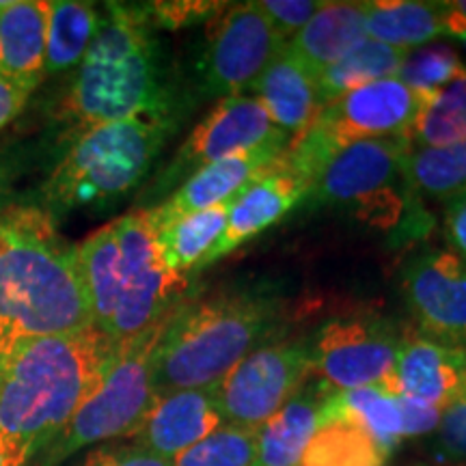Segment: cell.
<instances>
[{
	"label": "cell",
	"mask_w": 466,
	"mask_h": 466,
	"mask_svg": "<svg viewBox=\"0 0 466 466\" xmlns=\"http://www.w3.org/2000/svg\"><path fill=\"white\" fill-rule=\"evenodd\" d=\"M400 408L401 423H404V439L434 432V430L439 428L442 408L425 404V401L408 398V395H400Z\"/></svg>",
	"instance_id": "cell-37"
},
{
	"label": "cell",
	"mask_w": 466,
	"mask_h": 466,
	"mask_svg": "<svg viewBox=\"0 0 466 466\" xmlns=\"http://www.w3.org/2000/svg\"><path fill=\"white\" fill-rule=\"evenodd\" d=\"M168 318L132 339L115 343L78 410L39 456V466H61L86 447L130 439L137 432L156 400L154 352Z\"/></svg>",
	"instance_id": "cell-6"
},
{
	"label": "cell",
	"mask_w": 466,
	"mask_h": 466,
	"mask_svg": "<svg viewBox=\"0 0 466 466\" xmlns=\"http://www.w3.org/2000/svg\"><path fill=\"white\" fill-rule=\"evenodd\" d=\"M462 76H466V66L460 61L458 52L445 44H434L408 52L395 78H400L410 89L432 96Z\"/></svg>",
	"instance_id": "cell-32"
},
{
	"label": "cell",
	"mask_w": 466,
	"mask_h": 466,
	"mask_svg": "<svg viewBox=\"0 0 466 466\" xmlns=\"http://www.w3.org/2000/svg\"><path fill=\"white\" fill-rule=\"evenodd\" d=\"M329 423L357 425L384 453L391 451L404 439L400 393L393 376L374 387L330 393L322 408V425Z\"/></svg>",
	"instance_id": "cell-23"
},
{
	"label": "cell",
	"mask_w": 466,
	"mask_h": 466,
	"mask_svg": "<svg viewBox=\"0 0 466 466\" xmlns=\"http://www.w3.org/2000/svg\"><path fill=\"white\" fill-rule=\"evenodd\" d=\"M288 145L289 143H272L253 151H242V154L229 156L217 165L201 168L182 186H177L165 201L147 208L151 223L158 229L184 214L201 212V209L231 201L244 186L275 168Z\"/></svg>",
	"instance_id": "cell-15"
},
{
	"label": "cell",
	"mask_w": 466,
	"mask_h": 466,
	"mask_svg": "<svg viewBox=\"0 0 466 466\" xmlns=\"http://www.w3.org/2000/svg\"><path fill=\"white\" fill-rule=\"evenodd\" d=\"M89 329L76 247L46 214L0 217V378L25 343Z\"/></svg>",
	"instance_id": "cell-1"
},
{
	"label": "cell",
	"mask_w": 466,
	"mask_h": 466,
	"mask_svg": "<svg viewBox=\"0 0 466 466\" xmlns=\"http://www.w3.org/2000/svg\"><path fill=\"white\" fill-rule=\"evenodd\" d=\"M408 138L412 147H445L466 141V76L428 96Z\"/></svg>",
	"instance_id": "cell-29"
},
{
	"label": "cell",
	"mask_w": 466,
	"mask_h": 466,
	"mask_svg": "<svg viewBox=\"0 0 466 466\" xmlns=\"http://www.w3.org/2000/svg\"><path fill=\"white\" fill-rule=\"evenodd\" d=\"M208 26L201 83L208 96L220 100L253 89L272 58L288 44L258 3L225 5Z\"/></svg>",
	"instance_id": "cell-8"
},
{
	"label": "cell",
	"mask_w": 466,
	"mask_h": 466,
	"mask_svg": "<svg viewBox=\"0 0 466 466\" xmlns=\"http://www.w3.org/2000/svg\"><path fill=\"white\" fill-rule=\"evenodd\" d=\"M223 425L217 387L156 395L130 439L156 456L173 460Z\"/></svg>",
	"instance_id": "cell-16"
},
{
	"label": "cell",
	"mask_w": 466,
	"mask_h": 466,
	"mask_svg": "<svg viewBox=\"0 0 466 466\" xmlns=\"http://www.w3.org/2000/svg\"><path fill=\"white\" fill-rule=\"evenodd\" d=\"M436 450L445 462H464L466 460V384L450 406L442 410L439 423Z\"/></svg>",
	"instance_id": "cell-34"
},
{
	"label": "cell",
	"mask_w": 466,
	"mask_h": 466,
	"mask_svg": "<svg viewBox=\"0 0 466 466\" xmlns=\"http://www.w3.org/2000/svg\"><path fill=\"white\" fill-rule=\"evenodd\" d=\"M393 382L400 395L445 410L466 384V350L406 330L395 359Z\"/></svg>",
	"instance_id": "cell-17"
},
{
	"label": "cell",
	"mask_w": 466,
	"mask_h": 466,
	"mask_svg": "<svg viewBox=\"0 0 466 466\" xmlns=\"http://www.w3.org/2000/svg\"><path fill=\"white\" fill-rule=\"evenodd\" d=\"M384 458L387 453L357 425L329 423L307 445L300 466H382Z\"/></svg>",
	"instance_id": "cell-30"
},
{
	"label": "cell",
	"mask_w": 466,
	"mask_h": 466,
	"mask_svg": "<svg viewBox=\"0 0 466 466\" xmlns=\"http://www.w3.org/2000/svg\"><path fill=\"white\" fill-rule=\"evenodd\" d=\"M229 201L220 206L184 214L156 229L162 258L173 272L188 279L190 272L203 270V261L212 253L227 227Z\"/></svg>",
	"instance_id": "cell-26"
},
{
	"label": "cell",
	"mask_w": 466,
	"mask_h": 466,
	"mask_svg": "<svg viewBox=\"0 0 466 466\" xmlns=\"http://www.w3.org/2000/svg\"><path fill=\"white\" fill-rule=\"evenodd\" d=\"M113 225L119 242V299L104 335L119 343L171 316L188 279L167 266L149 209L126 214Z\"/></svg>",
	"instance_id": "cell-7"
},
{
	"label": "cell",
	"mask_w": 466,
	"mask_h": 466,
	"mask_svg": "<svg viewBox=\"0 0 466 466\" xmlns=\"http://www.w3.org/2000/svg\"><path fill=\"white\" fill-rule=\"evenodd\" d=\"M408 52L393 46L380 44L376 39H363L346 52L339 61L329 66L324 72L318 74V96L319 104L329 106L330 102L339 100L346 93L360 89V86L376 83V80L395 78L401 63L406 61Z\"/></svg>",
	"instance_id": "cell-27"
},
{
	"label": "cell",
	"mask_w": 466,
	"mask_h": 466,
	"mask_svg": "<svg viewBox=\"0 0 466 466\" xmlns=\"http://www.w3.org/2000/svg\"><path fill=\"white\" fill-rule=\"evenodd\" d=\"M279 324V307L258 291L177 305L154 352V391L217 387Z\"/></svg>",
	"instance_id": "cell-4"
},
{
	"label": "cell",
	"mask_w": 466,
	"mask_h": 466,
	"mask_svg": "<svg viewBox=\"0 0 466 466\" xmlns=\"http://www.w3.org/2000/svg\"><path fill=\"white\" fill-rule=\"evenodd\" d=\"M171 132L173 116L147 115L86 127L72 138L46 182V203L72 212L116 201L143 182Z\"/></svg>",
	"instance_id": "cell-5"
},
{
	"label": "cell",
	"mask_w": 466,
	"mask_h": 466,
	"mask_svg": "<svg viewBox=\"0 0 466 466\" xmlns=\"http://www.w3.org/2000/svg\"><path fill=\"white\" fill-rule=\"evenodd\" d=\"M143 115H175L160 42L141 5L108 3L89 52L74 69L58 116L76 137L86 127Z\"/></svg>",
	"instance_id": "cell-3"
},
{
	"label": "cell",
	"mask_w": 466,
	"mask_h": 466,
	"mask_svg": "<svg viewBox=\"0 0 466 466\" xmlns=\"http://www.w3.org/2000/svg\"><path fill=\"white\" fill-rule=\"evenodd\" d=\"M400 341L398 330L382 318H335L311 346V376L330 391L382 384L393 376Z\"/></svg>",
	"instance_id": "cell-12"
},
{
	"label": "cell",
	"mask_w": 466,
	"mask_h": 466,
	"mask_svg": "<svg viewBox=\"0 0 466 466\" xmlns=\"http://www.w3.org/2000/svg\"><path fill=\"white\" fill-rule=\"evenodd\" d=\"M259 9L270 20L275 31L289 42L313 15L322 9L319 0H261Z\"/></svg>",
	"instance_id": "cell-35"
},
{
	"label": "cell",
	"mask_w": 466,
	"mask_h": 466,
	"mask_svg": "<svg viewBox=\"0 0 466 466\" xmlns=\"http://www.w3.org/2000/svg\"><path fill=\"white\" fill-rule=\"evenodd\" d=\"M28 97H31V91L0 74V130H5L25 110Z\"/></svg>",
	"instance_id": "cell-39"
},
{
	"label": "cell",
	"mask_w": 466,
	"mask_h": 466,
	"mask_svg": "<svg viewBox=\"0 0 466 466\" xmlns=\"http://www.w3.org/2000/svg\"><path fill=\"white\" fill-rule=\"evenodd\" d=\"M171 462L173 466H258V430L223 423Z\"/></svg>",
	"instance_id": "cell-31"
},
{
	"label": "cell",
	"mask_w": 466,
	"mask_h": 466,
	"mask_svg": "<svg viewBox=\"0 0 466 466\" xmlns=\"http://www.w3.org/2000/svg\"><path fill=\"white\" fill-rule=\"evenodd\" d=\"M401 291L421 335L466 350V259L453 250L419 255L406 266Z\"/></svg>",
	"instance_id": "cell-14"
},
{
	"label": "cell",
	"mask_w": 466,
	"mask_h": 466,
	"mask_svg": "<svg viewBox=\"0 0 466 466\" xmlns=\"http://www.w3.org/2000/svg\"><path fill=\"white\" fill-rule=\"evenodd\" d=\"M462 46H464V50H466V37L462 39Z\"/></svg>",
	"instance_id": "cell-41"
},
{
	"label": "cell",
	"mask_w": 466,
	"mask_h": 466,
	"mask_svg": "<svg viewBox=\"0 0 466 466\" xmlns=\"http://www.w3.org/2000/svg\"><path fill=\"white\" fill-rule=\"evenodd\" d=\"M442 35L460 42L466 37V0L442 3Z\"/></svg>",
	"instance_id": "cell-40"
},
{
	"label": "cell",
	"mask_w": 466,
	"mask_h": 466,
	"mask_svg": "<svg viewBox=\"0 0 466 466\" xmlns=\"http://www.w3.org/2000/svg\"><path fill=\"white\" fill-rule=\"evenodd\" d=\"M367 39L363 3H324L305 26L288 42V48L309 72H319Z\"/></svg>",
	"instance_id": "cell-22"
},
{
	"label": "cell",
	"mask_w": 466,
	"mask_h": 466,
	"mask_svg": "<svg viewBox=\"0 0 466 466\" xmlns=\"http://www.w3.org/2000/svg\"><path fill=\"white\" fill-rule=\"evenodd\" d=\"M289 141L291 137L272 124L258 97H225L218 100L217 106L203 116L188 138L179 145L177 154L158 175L151 192L165 195L182 186L201 168L217 165L229 156Z\"/></svg>",
	"instance_id": "cell-11"
},
{
	"label": "cell",
	"mask_w": 466,
	"mask_h": 466,
	"mask_svg": "<svg viewBox=\"0 0 466 466\" xmlns=\"http://www.w3.org/2000/svg\"><path fill=\"white\" fill-rule=\"evenodd\" d=\"M305 195L307 186L277 162L275 168L244 186L229 201L225 233L217 247L212 248V253L208 255V259L203 261V268L233 253L250 238L259 236L268 227L275 225L291 208L299 206L305 199Z\"/></svg>",
	"instance_id": "cell-18"
},
{
	"label": "cell",
	"mask_w": 466,
	"mask_h": 466,
	"mask_svg": "<svg viewBox=\"0 0 466 466\" xmlns=\"http://www.w3.org/2000/svg\"><path fill=\"white\" fill-rule=\"evenodd\" d=\"M100 28V11L91 3H46V76L72 72L83 63Z\"/></svg>",
	"instance_id": "cell-25"
},
{
	"label": "cell",
	"mask_w": 466,
	"mask_h": 466,
	"mask_svg": "<svg viewBox=\"0 0 466 466\" xmlns=\"http://www.w3.org/2000/svg\"><path fill=\"white\" fill-rule=\"evenodd\" d=\"M253 91L272 124L291 138L307 132L322 110L316 76L291 55L288 44L259 76Z\"/></svg>",
	"instance_id": "cell-19"
},
{
	"label": "cell",
	"mask_w": 466,
	"mask_h": 466,
	"mask_svg": "<svg viewBox=\"0 0 466 466\" xmlns=\"http://www.w3.org/2000/svg\"><path fill=\"white\" fill-rule=\"evenodd\" d=\"M367 37L400 50L421 48L442 35V3L378 0L363 3Z\"/></svg>",
	"instance_id": "cell-24"
},
{
	"label": "cell",
	"mask_w": 466,
	"mask_h": 466,
	"mask_svg": "<svg viewBox=\"0 0 466 466\" xmlns=\"http://www.w3.org/2000/svg\"><path fill=\"white\" fill-rule=\"evenodd\" d=\"M97 329L15 350L0 378V466H28L78 410L113 352Z\"/></svg>",
	"instance_id": "cell-2"
},
{
	"label": "cell",
	"mask_w": 466,
	"mask_h": 466,
	"mask_svg": "<svg viewBox=\"0 0 466 466\" xmlns=\"http://www.w3.org/2000/svg\"><path fill=\"white\" fill-rule=\"evenodd\" d=\"M0 74L35 91L46 78V3H0Z\"/></svg>",
	"instance_id": "cell-21"
},
{
	"label": "cell",
	"mask_w": 466,
	"mask_h": 466,
	"mask_svg": "<svg viewBox=\"0 0 466 466\" xmlns=\"http://www.w3.org/2000/svg\"><path fill=\"white\" fill-rule=\"evenodd\" d=\"M428 96L384 78L341 96L319 110L313 127L339 151L365 138L408 137Z\"/></svg>",
	"instance_id": "cell-13"
},
{
	"label": "cell",
	"mask_w": 466,
	"mask_h": 466,
	"mask_svg": "<svg viewBox=\"0 0 466 466\" xmlns=\"http://www.w3.org/2000/svg\"><path fill=\"white\" fill-rule=\"evenodd\" d=\"M404 182L434 201H453L466 192V141L412 147L404 160Z\"/></svg>",
	"instance_id": "cell-28"
},
{
	"label": "cell",
	"mask_w": 466,
	"mask_h": 466,
	"mask_svg": "<svg viewBox=\"0 0 466 466\" xmlns=\"http://www.w3.org/2000/svg\"><path fill=\"white\" fill-rule=\"evenodd\" d=\"M225 3H208V0H173V3H147L141 5L151 28H186L199 22L212 20Z\"/></svg>",
	"instance_id": "cell-33"
},
{
	"label": "cell",
	"mask_w": 466,
	"mask_h": 466,
	"mask_svg": "<svg viewBox=\"0 0 466 466\" xmlns=\"http://www.w3.org/2000/svg\"><path fill=\"white\" fill-rule=\"evenodd\" d=\"M311 378V346L279 341L259 346L217 384L223 423L259 430Z\"/></svg>",
	"instance_id": "cell-9"
},
{
	"label": "cell",
	"mask_w": 466,
	"mask_h": 466,
	"mask_svg": "<svg viewBox=\"0 0 466 466\" xmlns=\"http://www.w3.org/2000/svg\"><path fill=\"white\" fill-rule=\"evenodd\" d=\"M445 238L451 247L450 250L466 259V192L447 203Z\"/></svg>",
	"instance_id": "cell-38"
},
{
	"label": "cell",
	"mask_w": 466,
	"mask_h": 466,
	"mask_svg": "<svg viewBox=\"0 0 466 466\" xmlns=\"http://www.w3.org/2000/svg\"><path fill=\"white\" fill-rule=\"evenodd\" d=\"M80 466H173L171 460L156 456L137 442H102L86 453Z\"/></svg>",
	"instance_id": "cell-36"
},
{
	"label": "cell",
	"mask_w": 466,
	"mask_h": 466,
	"mask_svg": "<svg viewBox=\"0 0 466 466\" xmlns=\"http://www.w3.org/2000/svg\"><path fill=\"white\" fill-rule=\"evenodd\" d=\"M333 393L313 376L258 430V466H299L307 445L322 428V408Z\"/></svg>",
	"instance_id": "cell-20"
},
{
	"label": "cell",
	"mask_w": 466,
	"mask_h": 466,
	"mask_svg": "<svg viewBox=\"0 0 466 466\" xmlns=\"http://www.w3.org/2000/svg\"><path fill=\"white\" fill-rule=\"evenodd\" d=\"M412 143L408 137L365 138L350 143L326 162V167L313 179L305 195L309 209L324 206H360L370 217L382 214L395 217L380 197L393 199V186L404 179V160Z\"/></svg>",
	"instance_id": "cell-10"
}]
</instances>
